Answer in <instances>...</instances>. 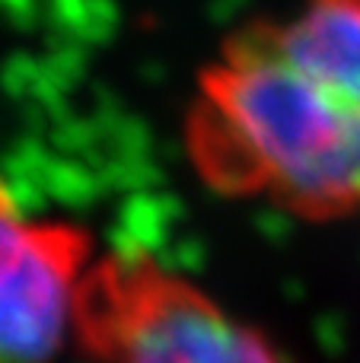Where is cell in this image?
<instances>
[{"instance_id": "1", "label": "cell", "mask_w": 360, "mask_h": 363, "mask_svg": "<svg viewBox=\"0 0 360 363\" xmlns=\"http://www.w3.org/2000/svg\"><path fill=\"white\" fill-rule=\"evenodd\" d=\"M189 147L227 194L300 217H360V0H303L223 42L201 77Z\"/></svg>"}, {"instance_id": "3", "label": "cell", "mask_w": 360, "mask_h": 363, "mask_svg": "<svg viewBox=\"0 0 360 363\" xmlns=\"http://www.w3.org/2000/svg\"><path fill=\"white\" fill-rule=\"evenodd\" d=\"M89 236L32 220L0 188V363H48L74 328Z\"/></svg>"}, {"instance_id": "2", "label": "cell", "mask_w": 360, "mask_h": 363, "mask_svg": "<svg viewBox=\"0 0 360 363\" xmlns=\"http://www.w3.org/2000/svg\"><path fill=\"white\" fill-rule=\"evenodd\" d=\"M74 332L99 363H284L259 332L147 255L89 264Z\"/></svg>"}]
</instances>
